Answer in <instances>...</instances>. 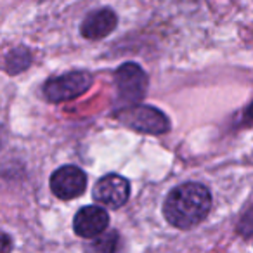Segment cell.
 I'll return each mask as SVG.
<instances>
[{
	"label": "cell",
	"mask_w": 253,
	"mask_h": 253,
	"mask_svg": "<svg viewBox=\"0 0 253 253\" xmlns=\"http://www.w3.org/2000/svg\"><path fill=\"white\" fill-rule=\"evenodd\" d=\"M94 84V77L88 71H70L59 77H52L43 84V97L52 104L73 101L88 90Z\"/></svg>",
	"instance_id": "3957f363"
},
{
	"label": "cell",
	"mask_w": 253,
	"mask_h": 253,
	"mask_svg": "<svg viewBox=\"0 0 253 253\" xmlns=\"http://www.w3.org/2000/svg\"><path fill=\"white\" fill-rule=\"evenodd\" d=\"M32 64V52L26 47H18L11 50L5 57V71L9 75H18Z\"/></svg>",
	"instance_id": "9c48e42d"
},
{
	"label": "cell",
	"mask_w": 253,
	"mask_h": 253,
	"mask_svg": "<svg viewBox=\"0 0 253 253\" xmlns=\"http://www.w3.org/2000/svg\"><path fill=\"white\" fill-rule=\"evenodd\" d=\"M113 118L120 122L123 126L135 130L139 134L162 135L170 130V120L163 111L155 106L134 104L115 111Z\"/></svg>",
	"instance_id": "7a4b0ae2"
},
{
	"label": "cell",
	"mask_w": 253,
	"mask_h": 253,
	"mask_svg": "<svg viewBox=\"0 0 253 253\" xmlns=\"http://www.w3.org/2000/svg\"><path fill=\"white\" fill-rule=\"evenodd\" d=\"M116 25H118L116 12L109 7H102L88 12L87 18L82 21L80 33L87 40H101L115 32Z\"/></svg>",
	"instance_id": "ba28073f"
},
{
	"label": "cell",
	"mask_w": 253,
	"mask_h": 253,
	"mask_svg": "<svg viewBox=\"0 0 253 253\" xmlns=\"http://www.w3.org/2000/svg\"><path fill=\"white\" fill-rule=\"evenodd\" d=\"M238 232L243 236H252L253 234V208L246 211V213L243 215L241 220H239Z\"/></svg>",
	"instance_id": "8fae6325"
},
{
	"label": "cell",
	"mask_w": 253,
	"mask_h": 253,
	"mask_svg": "<svg viewBox=\"0 0 253 253\" xmlns=\"http://www.w3.org/2000/svg\"><path fill=\"white\" fill-rule=\"evenodd\" d=\"M115 85L118 102H123L125 106H134L144 99L149 78L137 63H123L115 71Z\"/></svg>",
	"instance_id": "277c9868"
},
{
	"label": "cell",
	"mask_w": 253,
	"mask_h": 253,
	"mask_svg": "<svg viewBox=\"0 0 253 253\" xmlns=\"http://www.w3.org/2000/svg\"><path fill=\"white\" fill-rule=\"evenodd\" d=\"M12 252V239L4 231H0V253H11Z\"/></svg>",
	"instance_id": "7c38bea8"
},
{
	"label": "cell",
	"mask_w": 253,
	"mask_h": 253,
	"mask_svg": "<svg viewBox=\"0 0 253 253\" xmlns=\"http://www.w3.org/2000/svg\"><path fill=\"white\" fill-rule=\"evenodd\" d=\"M92 196L97 203L116 210L123 207L130 198V182L118 173H108L97 180Z\"/></svg>",
	"instance_id": "8992f818"
},
{
	"label": "cell",
	"mask_w": 253,
	"mask_h": 253,
	"mask_svg": "<svg viewBox=\"0 0 253 253\" xmlns=\"http://www.w3.org/2000/svg\"><path fill=\"white\" fill-rule=\"evenodd\" d=\"M109 213L101 207L88 205L77 211L73 218V229L77 236L84 239H94L108 229Z\"/></svg>",
	"instance_id": "52a82bcc"
},
{
	"label": "cell",
	"mask_w": 253,
	"mask_h": 253,
	"mask_svg": "<svg viewBox=\"0 0 253 253\" xmlns=\"http://www.w3.org/2000/svg\"><path fill=\"white\" fill-rule=\"evenodd\" d=\"M211 193L200 182H186L173 187L165 198L163 215L177 229H193L208 217Z\"/></svg>",
	"instance_id": "6da1fadb"
},
{
	"label": "cell",
	"mask_w": 253,
	"mask_h": 253,
	"mask_svg": "<svg viewBox=\"0 0 253 253\" xmlns=\"http://www.w3.org/2000/svg\"><path fill=\"white\" fill-rule=\"evenodd\" d=\"M120 245V236L116 231H104L94 238V241L88 245V250L94 253H116Z\"/></svg>",
	"instance_id": "30bf717a"
},
{
	"label": "cell",
	"mask_w": 253,
	"mask_h": 253,
	"mask_svg": "<svg viewBox=\"0 0 253 253\" xmlns=\"http://www.w3.org/2000/svg\"><path fill=\"white\" fill-rule=\"evenodd\" d=\"M243 125L245 126L253 125V101L250 102V106L245 109V113H243Z\"/></svg>",
	"instance_id": "4fadbf2b"
},
{
	"label": "cell",
	"mask_w": 253,
	"mask_h": 253,
	"mask_svg": "<svg viewBox=\"0 0 253 253\" xmlns=\"http://www.w3.org/2000/svg\"><path fill=\"white\" fill-rule=\"evenodd\" d=\"M85 187H87V175L80 167L64 165L50 175V191L59 200H75L82 196Z\"/></svg>",
	"instance_id": "5b68a950"
}]
</instances>
